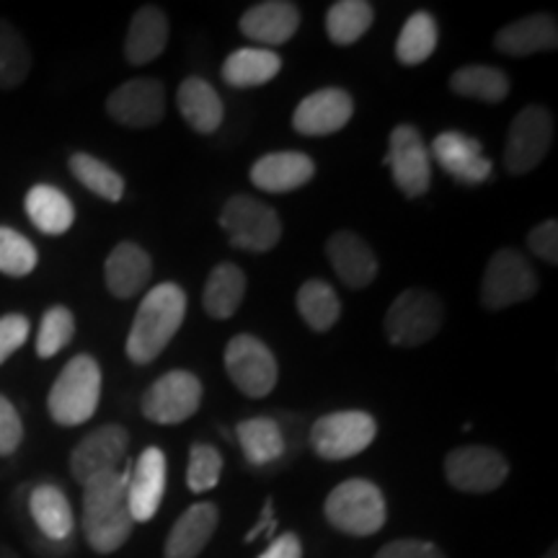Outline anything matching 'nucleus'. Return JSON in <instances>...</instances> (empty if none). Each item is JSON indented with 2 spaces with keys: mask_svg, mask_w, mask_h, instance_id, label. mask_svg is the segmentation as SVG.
Instances as JSON below:
<instances>
[{
  "mask_svg": "<svg viewBox=\"0 0 558 558\" xmlns=\"http://www.w3.org/2000/svg\"><path fill=\"white\" fill-rule=\"evenodd\" d=\"M128 476L130 471H111L83 486V533L101 556L120 550L135 527L128 505Z\"/></svg>",
  "mask_w": 558,
  "mask_h": 558,
  "instance_id": "obj_1",
  "label": "nucleus"
},
{
  "mask_svg": "<svg viewBox=\"0 0 558 558\" xmlns=\"http://www.w3.org/2000/svg\"><path fill=\"white\" fill-rule=\"evenodd\" d=\"M186 316V292L173 282L156 284L143 298L128 337V357L135 365H150L177 337Z\"/></svg>",
  "mask_w": 558,
  "mask_h": 558,
  "instance_id": "obj_2",
  "label": "nucleus"
},
{
  "mask_svg": "<svg viewBox=\"0 0 558 558\" xmlns=\"http://www.w3.org/2000/svg\"><path fill=\"white\" fill-rule=\"evenodd\" d=\"M101 399V367L90 354H78L62 367L47 396V409L60 427H78L94 418Z\"/></svg>",
  "mask_w": 558,
  "mask_h": 558,
  "instance_id": "obj_3",
  "label": "nucleus"
},
{
  "mask_svg": "<svg viewBox=\"0 0 558 558\" xmlns=\"http://www.w3.org/2000/svg\"><path fill=\"white\" fill-rule=\"evenodd\" d=\"M324 514L329 525L339 533L367 538V535H375L386 525L388 507L386 497L373 481L349 478L329 494Z\"/></svg>",
  "mask_w": 558,
  "mask_h": 558,
  "instance_id": "obj_4",
  "label": "nucleus"
},
{
  "mask_svg": "<svg viewBox=\"0 0 558 558\" xmlns=\"http://www.w3.org/2000/svg\"><path fill=\"white\" fill-rule=\"evenodd\" d=\"M220 228L228 233L230 246L254 251V254L271 251L282 239V220L277 209L248 194H235L226 202L220 213Z\"/></svg>",
  "mask_w": 558,
  "mask_h": 558,
  "instance_id": "obj_5",
  "label": "nucleus"
},
{
  "mask_svg": "<svg viewBox=\"0 0 558 558\" xmlns=\"http://www.w3.org/2000/svg\"><path fill=\"white\" fill-rule=\"evenodd\" d=\"M442 300L429 290H403L386 313V337L393 347H422L442 329Z\"/></svg>",
  "mask_w": 558,
  "mask_h": 558,
  "instance_id": "obj_6",
  "label": "nucleus"
},
{
  "mask_svg": "<svg viewBox=\"0 0 558 558\" xmlns=\"http://www.w3.org/2000/svg\"><path fill=\"white\" fill-rule=\"evenodd\" d=\"M538 290V275L520 251L501 248L492 256L481 279V303L488 311H501L509 305L525 303Z\"/></svg>",
  "mask_w": 558,
  "mask_h": 558,
  "instance_id": "obj_7",
  "label": "nucleus"
},
{
  "mask_svg": "<svg viewBox=\"0 0 558 558\" xmlns=\"http://www.w3.org/2000/svg\"><path fill=\"white\" fill-rule=\"evenodd\" d=\"M378 435V424L367 411H333L311 429V445L324 460H347L365 452Z\"/></svg>",
  "mask_w": 558,
  "mask_h": 558,
  "instance_id": "obj_8",
  "label": "nucleus"
},
{
  "mask_svg": "<svg viewBox=\"0 0 558 558\" xmlns=\"http://www.w3.org/2000/svg\"><path fill=\"white\" fill-rule=\"evenodd\" d=\"M554 143V117L546 107H525L509 124L505 143V169L512 177H525L546 158Z\"/></svg>",
  "mask_w": 558,
  "mask_h": 558,
  "instance_id": "obj_9",
  "label": "nucleus"
},
{
  "mask_svg": "<svg viewBox=\"0 0 558 558\" xmlns=\"http://www.w3.org/2000/svg\"><path fill=\"white\" fill-rule=\"evenodd\" d=\"M202 403V383L190 369H171L160 375L153 386L145 390L140 409L143 416L153 424H181L199 411Z\"/></svg>",
  "mask_w": 558,
  "mask_h": 558,
  "instance_id": "obj_10",
  "label": "nucleus"
},
{
  "mask_svg": "<svg viewBox=\"0 0 558 558\" xmlns=\"http://www.w3.org/2000/svg\"><path fill=\"white\" fill-rule=\"evenodd\" d=\"M226 369L233 386L248 399H264L277 386V360L262 339L239 333L226 347Z\"/></svg>",
  "mask_w": 558,
  "mask_h": 558,
  "instance_id": "obj_11",
  "label": "nucleus"
},
{
  "mask_svg": "<svg viewBox=\"0 0 558 558\" xmlns=\"http://www.w3.org/2000/svg\"><path fill=\"white\" fill-rule=\"evenodd\" d=\"M445 476L463 494H492L507 481L509 463L499 450L469 445L445 458Z\"/></svg>",
  "mask_w": 558,
  "mask_h": 558,
  "instance_id": "obj_12",
  "label": "nucleus"
},
{
  "mask_svg": "<svg viewBox=\"0 0 558 558\" xmlns=\"http://www.w3.org/2000/svg\"><path fill=\"white\" fill-rule=\"evenodd\" d=\"M386 166L393 173V184L407 197L416 199L427 194L432 184V163L427 145H424L416 128L399 124V128L390 132Z\"/></svg>",
  "mask_w": 558,
  "mask_h": 558,
  "instance_id": "obj_13",
  "label": "nucleus"
},
{
  "mask_svg": "<svg viewBox=\"0 0 558 558\" xmlns=\"http://www.w3.org/2000/svg\"><path fill=\"white\" fill-rule=\"evenodd\" d=\"M128 448L130 432L122 424H104V427L83 437L75 445V450L70 452V473L81 486H86L96 476L120 471Z\"/></svg>",
  "mask_w": 558,
  "mask_h": 558,
  "instance_id": "obj_14",
  "label": "nucleus"
},
{
  "mask_svg": "<svg viewBox=\"0 0 558 558\" xmlns=\"http://www.w3.org/2000/svg\"><path fill=\"white\" fill-rule=\"evenodd\" d=\"M107 114L124 128H156L166 114V88L160 81L132 78L107 99Z\"/></svg>",
  "mask_w": 558,
  "mask_h": 558,
  "instance_id": "obj_15",
  "label": "nucleus"
},
{
  "mask_svg": "<svg viewBox=\"0 0 558 558\" xmlns=\"http://www.w3.org/2000/svg\"><path fill=\"white\" fill-rule=\"evenodd\" d=\"M354 114V101L344 88H320L305 96L292 114L298 135L326 137L347 128Z\"/></svg>",
  "mask_w": 558,
  "mask_h": 558,
  "instance_id": "obj_16",
  "label": "nucleus"
},
{
  "mask_svg": "<svg viewBox=\"0 0 558 558\" xmlns=\"http://www.w3.org/2000/svg\"><path fill=\"white\" fill-rule=\"evenodd\" d=\"M432 156L458 184L478 186L492 179V160L486 158L478 140L463 132H439L432 143Z\"/></svg>",
  "mask_w": 558,
  "mask_h": 558,
  "instance_id": "obj_17",
  "label": "nucleus"
},
{
  "mask_svg": "<svg viewBox=\"0 0 558 558\" xmlns=\"http://www.w3.org/2000/svg\"><path fill=\"white\" fill-rule=\"evenodd\" d=\"M166 492V456L160 448H145L128 476V505L135 522L156 518Z\"/></svg>",
  "mask_w": 558,
  "mask_h": 558,
  "instance_id": "obj_18",
  "label": "nucleus"
},
{
  "mask_svg": "<svg viewBox=\"0 0 558 558\" xmlns=\"http://www.w3.org/2000/svg\"><path fill=\"white\" fill-rule=\"evenodd\" d=\"M326 256H329L333 271L349 290H362L373 284L378 277V256L369 248L365 239H360L352 230H339L326 243Z\"/></svg>",
  "mask_w": 558,
  "mask_h": 558,
  "instance_id": "obj_19",
  "label": "nucleus"
},
{
  "mask_svg": "<svg viewBox=\"0 0 558 558\" xmlns=\"http://www.w3.org/2000/svg\"><path fill=\"white\" fill-rule=\"evenodd\" d=\"M313 177H316V163L311 156L298 150L267 153L251 166V181H254L256 190L267 194L295 192L308 184Z\"/></svg>",
  "mask_w": 558,
  "mask_h": 558,
  "instance_id": "obj_20",
  "label": "nucleus"
},
{
  "mask_svg": "<svg viewBox=\"0 0 558 558\" xmlns=\"http://www.w3.org/2000/svg\"><path fill=\"white\" fill-rule=\"evenodd\" d=\"M243 37L259 41L264 50L284 45L295 37L300 26V9L288 0H267V3L251 5L239 21Z\"/></svg>",
  "mask_w": 558,
  "mask_h": 558,
  "instance_id": "obj_21",
  "label": "nucleus"
},
{
  "mask_svg": "<svg viewBox=\"0 0 558 558\" xmlns=\"http://www.w3.org/2000/svg\"><path fill=\"white\" fill-rule=\"evenodd\" d=\"M153 277L150 254L143 246L132 241H122L111 248L104 264V279H107V290L114 298L128 300L135 298Z\"/></svg>",
  "mask_w": 558,
  "mask_h": 558,
  "instance_id": "obj_22",
  "label": "nucleus"
},
{
  "mask_svg": "<svg viewBox=\"0 0 558 558\" xmlns=\"http://www.w3.org/2000/svg\"><path fill=\"white\" fill-rule=\"evenodd\" d=\"M218 522V507L209 505V501H199V505L186 509V512L173 522L169 541H166L163 548L166 558H197L202 550L207 548V543L213 541Z\"/></svg>",
  "mask_w": 558,
  "mask_h": 558,
  "instance_id": "obj_23",
  "label": "nucleus"
},
{
  "mask_svg": "<svg viewBox=\"0 0 558 558\" xmlns=\"http://www.w3.org/2000/svg\"><path fill=\"white\" fill-rule=\"evenodd\" d=\"M494 47L509 58H527L535 52H548L558 47V26L556 19L548 13H533L514 24H507L497 32Z\"/></svg>",
  "mask_w": 558,
  "mask_h": 558,
  "instance_id": "obj_24",
  "label": "nucleus"
},
{
  "mask_svg": "<svg viewBox=\"0 0 558 558\" xmlns=\"http://www.w3.org/2000/svg\"><path fill=\"white\" fill-rule=\"evenodd\" d=\"M169 45V19L158 5H143L130 21L124 58L130 65H148L160 58Z\"/></svg>",
  "mask_w": 558,
  "mask_h": 558,
  "instance_id": "obj_25",
  "label": "nucleus"
},
{
  "mask_svg": "<svg viewBox=\"0 0 558 558\" xmlns=\"http://www.w3.org/2000/svg\"><path fill=\"white\" fill-rule=\"evenodd\" d=\"M29 514L34 525L50 543H68L73 538V507L60 486L39 484L29 494Z\"/></svg>",
  "mask_w": 558,
  "mask_h": 558,
  "instance_id": "obj_26",
  "label": "nucleus"
},
{
  "mask_svg": "<svg viewBox=\"0 0 558 558\" xmlns=\"http://www.w3.org/2000/svg\"><path fill=\"white\" fill-rule=\"evenodd\" d=\"M181 117H184L186 124L192 130H197L199 135H213V132L220 130L222 117H226V107H222V99L218 90L205 78H186L179 86L177 94Z\"/></svg>",
  "mask_w": 558,
  "mask_h": 558,
  "instance_id": "obj_27",
  "label": "nucleus"
},
{
  "mask_svg": "<svg viewBox=\"0 0 558 558\" xmlns=\"http://www.w3.org/2000/svg\"><path fill=\"white\" fill-rule=\"evenodd\" d=\"M26 215L32 226L45 235H62L73 228L75 207L68 199L65 192H60L52 184H37L26 192L24 199Z\"/></svg>",
  "mask_w": 558,
  "mask_h": 558,
  "instance_id": "obj_28",
  "label": "nucleus"
},
{
  "mask_svg": "<svg viewBox=\"0 0 558 558\" xmlns=\"http://www.w3.org/2000/svg\"><path fill=\"white\" fill-rule=\"evenodd\" d=\"M243 295H246V275L241 267L226 262L209 271L205 292H202V305L209 318L226 320L241 308Z\"/></svg>",
  "mask_w": 558,
  "mask_h": 558,
  "instance_id": "obj_29",
  "label": "nucleus"
},
{
  "mask_svg": "<svg viewBox=\"0 0 558 558\" xmlns=\"http://www.w3.org/2000/svg\"><path fill=\"white\" fill-rule=\"evenodd\" d=\"M282 70V58L264 47H243L228 54L222 62V81L233 88L264 86Z\"/></svg>",
  "mask_w": 558,
  "mask_h": 558,
  "instance_id": "obj_30",
  "label": "nucleus"
},
{
  "mask_svg": "<svg viewBox=\"0 0 558 558\" xmlns=\"http://www.w3.org/2000/svg\"><path fill=\"white\" fill-rule=\"evenodd\" d=\"M235 437H239L243 458H246L251 465H256V469L277 463V460L284 456L282 427L269 416H254L241 422L239 427H235Z\"/></svg>",
  "mask_w": 558,
  "mask_h": 558,
  "instance_id": "obj_31",
  "label": "nucleus"
},
{
  "mask_svg": "<svg viewBox=\"0 0 558 558\" xmlns=\"http://www.w3.org/2000/svg\"><path fill=\"white\" fill-rule=\"evenodd\" d=\"M450 90L463 99L499 104L509 94V78L501 68L494 65H465L458 68L450 78Z\"/></svg>",
  "mask_w": 558,
  "mask_h": 558,
  "instance_id": "obj_32",
  "label": "nucleus"
},
{
  "mask_svg": "<svg viewBox=\"0 0 558 558\" xmlns=\"http://www.w3.org/2000/svg\"><path fill=\"white\" fill-rule=\"evenodd\" d=\"M295 303L305 324L318 333L329 331L341 316V300L337 290L324 279H308L305 284H300Z\"/></svg>",
  "mask_w": 558,
  "mask_h": 558,
  "instance_id": "obj_33",
  "label": "nucleus"
},
{
  "mask_svg": "<svg viewBox=\"0 0 558 558\" xmlns=\"http://www.w3.org/2000/svg\"><path fill=\"white\" fill-rule=\"evenodd\" d=\"M437 39L439 29L435 16L427 11L411 13L407 24H403L399 39H396V60L401 65H422L437 50Z\"/></svg>",
  "mask_w": 558,
  "mask_h": 558,
  "instance_id": "obj_34",
  "label": "nucleus"
},
{
  "mask_svg": "<svg viewBox=\"0 0 558 558\" xmlns=\"http://www.w3.org/2000/svg\"><path fill=\"white\" fill-rule=\"evenodd\" d=\"M375 9L367 0H339L326 13V32L333 45H354L373 26Z\"/></svg>",
  "mask_w": 558,
  "mask_h": 558,
  "instance_id": "obj_35",
  "label": "nucleus"
},
{
  "mask_svg": "<svg viewBox=\"0 0 558 558\" xmlns=\"http://www.w3.org/2000/svg\"><path fill=\"white\" fill-rule=\"evenodd\" d=\"M70 173L86 186L88 192H94L96 197L107 202H120L124 197V179L111 169L109 163H104L96 156L88 153H73L68 160Z\"/></svg>",
  "mask_w": 558,
  "mask_h": 558,
  "instance_id": "obj_36",
  "label": "nucleus"
},
{
  "mask_svg": "<svg viewBox=\"0 0 558 558\" xmlns=\"http://www.w3.org/2000/svg\"><path fill=\"white\" fill-rule=\"evenodd\" d=\"M32 70V52L16 26L0 19V88H16Z\"/></svg>",
  "mask_w": 558,
  "mask_h": 558,
  "instance_id": "obj_37",
  "label": "nucleus"
},
{
  "mask_svg": "<svg viewBox=\"0 0 558 558\" xmlns=\"http://www.w3.org/2000/svg\"><path fill=\"white\" fill-rule=\"evenodd\" d=\"M39 254L34 243L21 235L19 230L0 226V275L26 277L37 269Z\"/></svg>",
  "mask_w": 558,
  "mask_h": 558,
  "instance_id": "obj_38",
  "label": "nucleus"
},
{
  "mask_svg": "<svg viewBox=\"0 0 558 558\" xmlns=\"http://www.w3.org/2000/svg\"><path fill=\"white\" fill-rule=\"evenodd\" d=\"M75 337V316L65 305H52L41 316L39 333H37V354L41 360H50L60 354Z\"/></svg>",
  "mask_w": 558,
  "mask_h": 558,
  "instance_id": "obj_39",
  "label": "nucleus"
},
{
  "mask_svg": "<svg viewBox=\"0 0 558 558\" xmlns=\"http://www.w3.org/2000/svg\"><path fill=\"white\" fill-rule=\"evenodd\" d=\"M222 476V456L213 445L194 442L190 450V469H186V486L194 494H205L218 486Z\"/></svg>",
  "mask_w": 558,
  "mask_h": 558,
  "instance_id": "obj_40",
  "label": "nucleus"
},
{
  "mask_svg": "<svg viewBox=\"0 0 558 558\" xmlns=\"http://www.w3.org/2000/svg\"><path fill=\"white\" fill-rule=\"evenodd\" d=\"M26 339H29V318L21 316V313L0 316V365H3L13 352H19V349L26 344Z\"/></svg>",
  "mask_w": 558,
  "mask_h": 558,
  "instance_id": "obj_41",
  "label": "nucleus"
},
{
  "mask_svg": "<svg viewBox=\"0 0 558 558\" xmlns=\"http://www.w3.org/2000/svg\"><path fill=\"white\" fill-rule=\"evenodd\" d=\"M21 439H24V424L13 403L0 396V458H9L19 450Z\"/></svg>",
  "mask_w": 558,
  "mask_h": 558,
  "instance_id": "obj_42",
  "label": "nucleus"
},
{
  "mask_svg": "<svg viewBox=\"0 0 558 558\" xmlns=\"http://www.w3.org/2000/svg\"><path fill=\"white\" fill-rule=\"evenodd\" d=\"M527 246L538 259H543L550 267L558 264V222L546 220L541 226H535L527 233Z\"/></svg>",
  "mask_w": 558,
  "mask_h": 558,
  "instance_id": "obj_43",
  "label": "nucleus"
},
{
  "mask_svg": "<svg viewBox=\"0 0 558 558\" xmlns=\"http://www.w3.org/2000/svg\"><path fill=\"white\" fill-rule=\"evenodd\" d=\"M375 558H445L442 550H439L435 543L429 541H393L388 546L380 548V554Z\"/></svg>",
  "mask_w": 558,
  "mask_h": 558,
  "instance_id": "obj_44",
  "label": "nucleus"
},
{
  "mask_svg": "<svg viewBox=\"0 0 558 558\" xmlns=\"http://www.w3.org/2000/svg\"><path fill=\"white\" fill-rule=\"evenodd\" d=\"M259 558H303V543L295 533H282Z\"/></svg>",
  "mask_w": 558,
  "mask_h": 558,
  "instance_id": "obj_45",
  "label": "nucleus"
},
{
  "mask_svg": "<svg viewBox=\"0 0 558 558\" xmlns=\"http://www.w3.org/2000/svg\"><path fill=\"white\" fill-rule=\"evenodd\" d=\"M269 525H271V501H267V507H264V514H262V520L256 522V527L251 530V533L246 535V541H254L256 535L264 533V530H267Z\"/></svg>",
  "mask_w": 558,
  "mask_h": 558,
  "instance_id": "obj_46",
  "label": "nucleus"
},
{
  "mask_svg": "<svg viewBox=\"0 0 558 558\" xmlns=\"http://www.w3.org/2000/svg\"><path fill=\"white\" fill-rule=\"evenodd\" d=\"M0 558H19V554L13 548L3 546V543H0Z\"/></svg>",
  "mask_w": 558,
  "mask_h": 558,
  "instance_id": "obj_47",
  "label": "nucleus"
}]
</instances>
